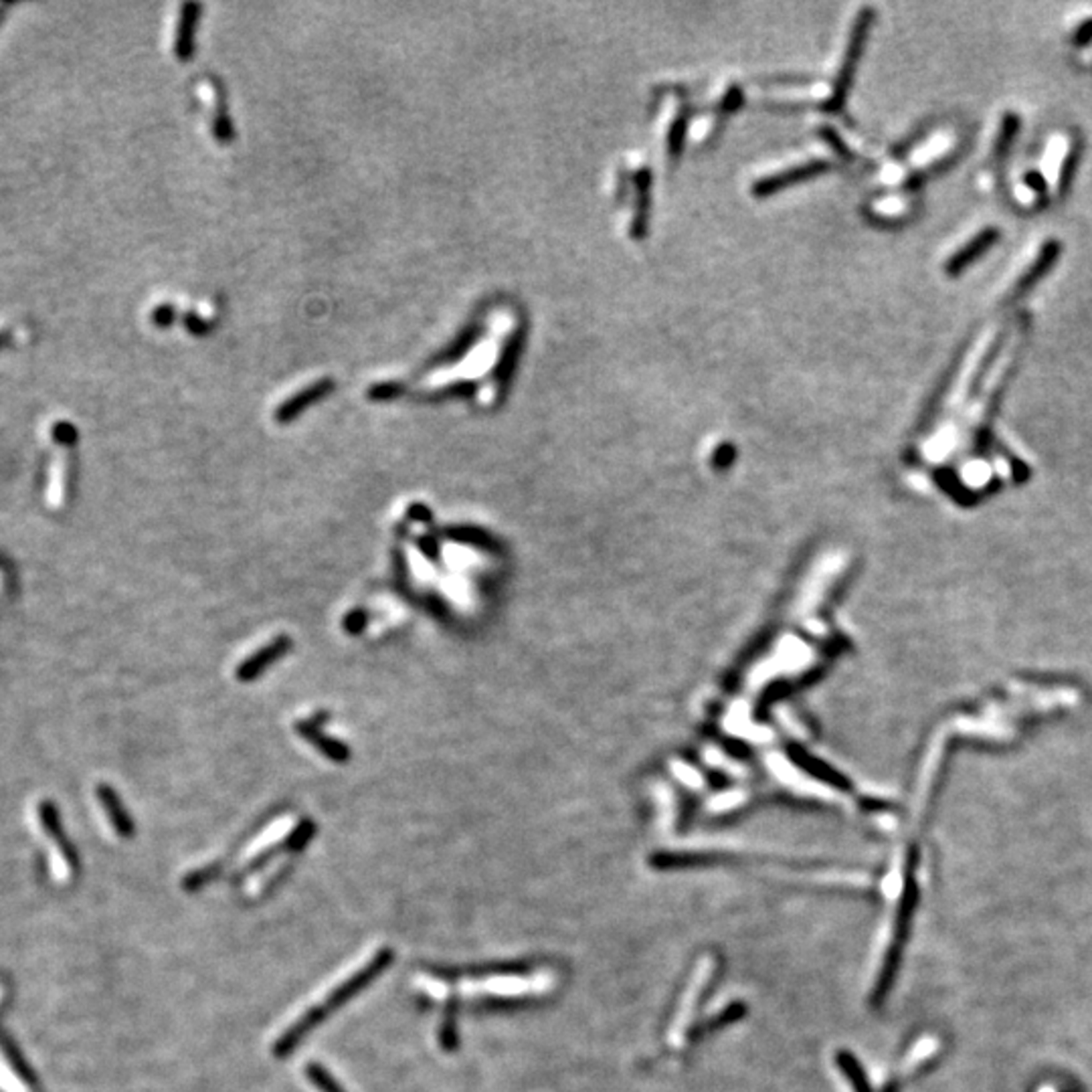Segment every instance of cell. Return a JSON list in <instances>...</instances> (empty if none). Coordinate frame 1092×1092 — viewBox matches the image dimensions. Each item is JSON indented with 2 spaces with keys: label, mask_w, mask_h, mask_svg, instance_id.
Listing matches in <instances>:
<instances>
[{
  "label": "cell",
  "mask_w": 1092,
  "mask_h": 1092,
  "mask_svg": "<svg viewBox=\"0 0 1092 1092\" xmlns=\"http://www.w3.org/2000/svg\"><path fill=\"white\" fill-rule=\"evenodd\" d=\"M0 1088L4 1092H29V1084L23 1081L17 1064L6 1056V1050L0 1046Z\"/></svg>",
  "instance_id": "9c48e42d"
},
{
  "label": "cell",
  "mask_w": 1092,
  "mask_h": 1092,
  "mask_svg": "<svg viewBox=\"0 0 1092 1092\" xmlns=\"http://www.w3.org/2000/svg\"><path fill=\"white\" fill-rule=\"evenodd\" d=\"M391 963H393V951L381 949L379 953L373 957V961L367 965V967L356 971L353 977L336 987V990L324 1001H322V1004L310 1007V1010H307L304 1016L296 1021V1024H292L288 1030L282 1034V1038L276 1042V1046H273V1054H276L277 1058H285V1056H290L293 1052V1048H296L300 1042H302L306 1035L314 1030V1028L320 1026L332 1012L345 1005L348 999H353L356 993H360L370 982H375V979L379 977Z\"/></svg>",
  "instance_id": "6da1fadb"
},
{
  "label": "cell",
  "mask_w": 1092,
  "mask_h": 1092,
  "mask_svg": "<svg viewBox=\"0 0 1092 1092\" xmlns=\"http://www.w3.org/2000/svg\"><path fill=\"white\" fill-rule=\"evenodd\" d=\"M439 1044L441 1048L445 1050V1052H453L455 1048H458L459 1040H458V1005H455V1001L451 999L450 1004L445 1007L444 1020H441L439 1026Z\"/></svg>",
  "instance_id": "30bf717a"
},
{
  "label": "cell",
  "mask_w": 1092,
  "mask_h": 1092,
  "mask_svg": "<svg viewBox=\"0 0 1092 1092\" xmlns=\"http://www.w3.org/2000/svg\"><path fill=\"white\" fill-rule=\"evenodd\" d=\"M11 9H12V4H11V3H0V25L4 23L6 12H9Z\"/></svg>",
  "instance_id": "5bb4252c"
},
{
  "label": "cell",
  "mask_w": 1092,
  "mask_h": 1092,
  "mask_svg": "<svg viewBox=\"0 0 1092 1092\" xmlns=\"http://www.w3.org/2000/svg\"><path fill=\"white\" fill-rule=\"evenodd\" d=\"M290 648H292L290 637H285V635L277 637V640H273L271 643H268V646H263L262 649H259L257 654L247 657V660L241 664V668L237 670V678L243 682L254 680V678L262 674L265 668H269L277 657L288 654Z\"/></svg>",
  "instance_id": "277c9868"
},
{
  "label": "cell",
  "mask_w": 1092,
  "mask_h": 1092,
  "mask_svg": "<svg viewBox=\"0 0 1092 1092\" xmlns=\"http://www.w3.org/2000/svg\"><path fill=\"white\" fill-rule=\"evenodd\" d=\"M836 1062H838L839 1070H842V1073H844V1076L850 1081L853 1092H872L870 1082H868V1076L864 1073L862 1064H860L856 1058H853V1054L842 1050V1052H838Z\"/></svg>",
  "instance_id": "52a82bcc"
},
{
  "label": "cell",
  "mask_w": 1092,
  "mask_h": 1092,
  "mask_svg": "<svg viewBox=\"0 0 1092 1092\" xmlns=\"http://www.w3.org/2000/svg\"><path fill=\"white\" fill-rule=\"evenodd\" d=\"M97 797H100L103 809H106L111 828H114L118 834L124 836V838H128V836L134 834V825H132V819L124 811V805L120 803V800H118V795L114 793V789L102 785L100 789H97Z\"/></svg>",
  "instance_id": "5b68a950"
},
{
  "label": "cell",
  "mask_w": 1092,
  "mask_h": 1092,
  "mask_svg": "<svg viewBox=\"0 0 1092 1092\" xmlns=\"http://www.w3.org/2000/svg\"><path fill=\"white\" fill-rule=\"evenodd\" d=\"M306 1076L320 1092H345L340 1084L336 1082V1078L318 1062L306 1064Z\"/></svg>",
  "instance_id": "8fae6325"
},
{
  "label": "cell",
  "mask_w": 1092,
  "mask_h": 1092,
  "mask_svg": "<svg viewBox=\"0 0 1092 1092\" xmlns=\"http://www.w3.org/2000/svg\"><path fill=\"white\" fill-rule=\"evenodd\" d=\"M39 825L43 834L51 839V870L55 880H67L72 876V856L67 846L63 844L57 814L49 803L39 805Z\"/></svg>",
  "instance_id": "3957f363"
},
{
  "label": "cell",
  "mask_w": 1092,
  "mask_h": 1092,
  "mask_svg": "<svg viewBox=\"0 0 1092 1092\" xmlns=\"http://www.w3.org/2000/svg\"><path fill=\"white\" fill-rule=\"evenodd\" d=\"M298 731L302 732L307 740H312L314 747H318L320 751L324 753L326 757H330L332 761H336V762H345V761L350 757V751H348V748H346L345 745L338 743V740H334V739H328V737H324V734H320V731H318V724H316V726H312V724H300V726H298Z\"/></svg>",
  "instance_id": "8992f818"
},
{
  "label": "cell",
  "mask_w": 1092,
  "mask_h": 1092,
  "mask_svg": "<svg viewBox=\"0 0 1092 1092\" xmlns=\"http://www.w3.org/2000/svg\"><path fill=\"white\" fill-rule=\"evenodd\" d=\"M743 1013H745V1005H743V1004H732L731 1007H726L723 1016L714 1018L712 1024H710V1026H706V1028H702V1030H704V1032H706V1030H717L718 1026H724V1024H728V1021L739 1020L740 1016H743Z\"/></svg>",
  "instance_id": "7c38bea8"
},
{
  "label": "cell",
  "mask_w": 1092,
  "mask_h": 1092,
  "mask_svg": "<svg viewBox=\"0 0 1092 1092\" xmlns=\"http://www.w3.org/2000/svg\"><path fill=\"white\" fill-rule=\"evenodd\" d=\"M12 340H15V332H12L11 328H0V350L9 348Z\"/></svg>",
  "instance_id": "4fadbf2b"
},
{
  "label": "cell",
  "mask_w": 1092,
  "mask_h": 1092,
  "mask_svg": "<svg viewBox=\"0 0 1092 1092\" xmlns=\"http://www.w3.org/2000/svg\"><path fill=\"white\" fill-rule=\"evenodd\" d=\"M1068 146L1070 144L1066 138H1054L1048 146V152L1044 158V174H1046V180L1050 182V186H1056V182H1058L1060 168L1068 154Z\"/></svg>",
  "instance_id": "ba28073f"
},
{
  "label": "cell",
  "mask_w": 1092,
  "mask_h": 1092,
  "mask_svg": "<svg viewBox=\"0 0 1092 1092\" xmlns=\"http://www.w3.org/2000/svg\"><path fill=\"white\" fill-rule=\"evenodd\" d=\"M914 874H916V850H910L906 856L905 884H902L899 913H896L892 943H891V947H888L884 963H882L876 985H874V993H872L874 1005H880L882 1001L886 999L888 993H891L894 979H896V971H899L900 967V957H902V949H905V943H906V937L910 930V921H913L916 902H919V886H916Z\"/></svg>",
  "instance_id": "7a4b0ae2"
}]
</instances>
